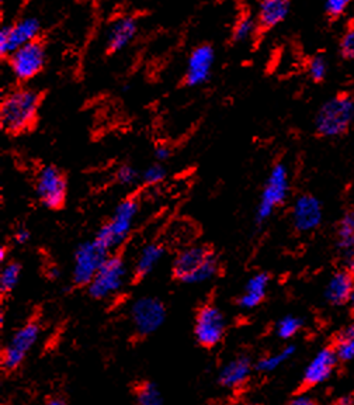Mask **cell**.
<instances>
[{"label": "cell", "mask_w": 354, "mask_h": 405, "mask_svg": "<svg viewBox=\"0 0 354 405\" xmlns=\"http://www.w3.org/2000/svg\"><path fill=\"white\" fill-rule=\"evenodd\" d=\"M40 106V95L30 88L11 91L1 103L0 124L9 134H21L36 121Z\"/></svg>", "instance_id": "1"}, {"label": "cell", "mask_w": 354, "mask_h": 405, "mask_svg": "<svg viewBox=\"0 0 354 405\" xmlns=\"http://www.w3.org/2000/svg\"><path fill=\"white\" fill-rule=\"evenodd\" d=\"M218 273V259L204 247L186 248L173 262L175 277L187 284H200Z\"/></svg>", "instance_id": "2"}, {"label": "cell", "mask_w": 354, "mask_h": 405, "mask_svg": "<svg viewBox=\"0 0 354 405\" xmlns=\"http://www.w3.org/2000/svg\"><path fill=\"white\" fill-rule=\"evenodd\" d=\"M353 120V99L348 95H340L321 107L315 118V127L322 137H339L349 130Z\"/></svg>", "instance_id": "3"}, {"label": "cell", "mask_w": 354, "mask_h": 405, "mask_svg": "<svg viewBox=\"0 0 354 405\" xmlns=\"http://www.w3.org/2000/svg\"><path fill=\"white\" fill-rule=\"evenodd\" d=\"M140 211V204L135 199H125L120 202L108 222L101 227L95 240L108 252L125 242L132 231L135 218Z\"/></svg>", "instance_id": "4"}, {"label": "cell", "mask_w": 354, "mask_h": 405, "mask_svg": "<svg viewBox=\"0 0 354 405\" xmlns=\"http://www.w3.org/2000/svg\"><path fill=\"white\" fill-rule=\"evenodd\" d=\"M290 190L288 170L283 163L276 165L263 186L260 200L256 208V222L261 224L267 221L273 212L286 202Z\"/></svg>", "instance_id": "5"}, {"label": "cell", "mask_w": 354, "mask_h": 405, "mask_svg": "<svg viewBox=\"0 0 354 405\" xmlns=\"http://www.w3.org/2000/svg\"><path fill=\"white\" fill-rule=\"evenodd\" d=\"M127 267L120 256H108L88 286L89 294L96 300H105L117 294L124 286Z\"/></svg>", "instance_id": "6"}, {"label": "cell", "mask_w": 354, "mask_h": 405, "mask_svg": "<svg viewBox=\"0 0 354 405\" xmlns=\"http://www.w3.org/2000/svg\"><path fill=\"white\" fill-rule=\"evenodd\" d=\"M108 256V251L96 240L79 245L73 257V283L89 286Z\"/></svg>", "instance_id": "7"}, {"label": "cell", "mask_w": 354, "mask_h": 405, "mask_svg": "<svg viewBox=\"0 0 354 405\" xmlns=\"http://www.w3.org/2000/svg\"><path fill=\"white\" fill-rule=\"evenodd\" d=\"M225 328V317L217 305L207 304L197 312L194 324V337L202 347L212 348L218 345L224 338Z\"/></svg>", "instance_id": "8"}, {"label": "cell", "mask_w": 354, "mask_h": 405, "mask_svg": "<svg viewBox=\"0 0 354 405\" xmlns=\"http://www.w3.org/2000/svg\"><path fill=\"white\" fill-rule=\"evenodd\" d=\"M131 321L138 335L148 337L156 332L166 319V308L155 297H141L131 305Z\"/></svg>", "instance_id": "9"}, {"label": "cell", "mask_w": 354, "mask_h": 405, "mask_svg": "<svg viewBox=\"0 0 354 405\" xmlns=\"http://www.w3.org/2000/svg\"><path fill=\"white\" fill-rule=\"evenodd\" d=\"M10 68L19 81H30L36 78L46 65V50L37 40L28 43L9 56Z\"/></svg>", "instance_id": "10"}, {"label": "cell", "mask_w": 354, "mask_h": 405, "mask_svg": "<svg viewBox=\"0 0 354 405\" xmlns=\"http://www.w3.org/2000/svg\"><path fill=\"white\" fill-rule=\"evenodd\" d=\"M36 190L46 207L59 208L66 199V180L55 166H44L37 175Z\"/></svg>", "instance_id": "11"}, {"label": "cell", "mask_w": 354, "mask_h": 405, "mask_svg": "<svg viewBox=\"0 0 354 405\" xmlns=\"http://www.w3.org/2000/svg\"><path fill=\"white\" fill-rule=\"evenodd\" d=\"M40 34V21L34 17H26L13 26H6L0 31V53L10 56L20 47L33 43Z\"/></svg>", "instance_id": "12"}, {"label": "cell", "mask_w": 354, "mask_h": 405, "mask_svg": "<svg viewBox=\"0 0 354 405\" xmlns=\"http://www.w3.org/2000/svg\"><path fill=\"white\" fill-rule=\"evenodd\" d=\"M215 62V51L211 46H199L190 53L186 66L184 81L189 86H202L208 81L212 72V65Z\"/></svg>", "instance_id": "13"}, {"label": "cell", "mask_w": 354, "mask_h": 405, "mask_svg": "<svg viewBox=\"0 0 354 405\" xmlns=\"http://www.w3.org/2000/svg\"><path fill=\"white\" fill-rule=\"evenodd\" d=\"M322 204L311 195L300 196L293 207L294 227L301 232H311L316 230L322 221Z\"/></svg>", "instance_id": "14"}, {"label": "cell", "mask_w": 354, "mask_h": 405, "mask_svg": "<svg viewBox=\"0 0 354 405\" xmlns=\"http://www.w3.org/2000/svg\"><path fill=\"white\" fill-rule=\"evenodd\" d=\"M338 354L333 349L325 348L313 356L303 373V383L306 386H318L330 377Z\"/></svg>", "instance_id": "15"}, {"label": "cell", "mask_w": 354, "mask_h": 405, "mask_svg": "<svg viewBox=\"0 0 354 405\" xmlns=\"http://www.w3.org/2000/svg\"><path fill=\"white\" fill-rule=\"evenodd\" d=\"M252 373V362L248 356H239L229 363H227L219 374L218 381L222 387L227 389H238L244 386Z\"/></svg>", "instance_id": "16"}, {"label": "cell", "mask_w": 354, "mask_h": 405, "mask_svg": "<svg viewBox=\"0 0 354 405\" xmlns=\"http://www.w3.org/2000/svg\"><path fill=\"white\" fill-rule=\"evenodd\" d=\"M138 31V23L134 17H121L117 20L107 36V48L110 52H118L128 47L135 39Z\"/></svg>", "instance_id": "17"}, {"label": "cell", "mask_w": 354, "mask_h": 405, "mask_svg": "<svg viewBox=\"0 0 354 405\" xmlns=\"http://www.w3.org/2000/svg\"><path fill=\"white\" fill-rule=\"evenodd\" d=\"M290 13V0H260L257 23L263 29H273L283 23Z\"/></svg>", "instance_id": "18"}, {"label": "cell", "mask_w": 354, "mask_h": 405, "mask_svg": "<svg viewBox=\"0 0 354 405\" xmlns=\"http://www.w3.org/2000/svg\"><path fill=\"white\" fill-rule=\"evenodd\" d=\"M270 277L267 273H256L248 280L244 294L239 297L238 305L244 309H253L266 297Z\"/></svg>", "instance_id": "19"}, {"label": "cell", "mask_w": 354, "mask_h": 405, "mask_svg": "<svg viewBox=\"0 0 354 405\" xmlns=\"http://www.w3.org/2000/svg\"><path fill=\"white\" fill-rule=\"evenodd\" d=\"M353 289V276L349 272H338L329 280L325 296L332 304H342L352 299Z\"/></svg>", "instance_id": "20"}, {"label": "cell", "mask_w": 354, "mask_h": 405, "mask_svg": "<svg viewBox=\"0 0 354 405\" xmlns=\"http://www.w3.org/2000/svg\"><path fill=\"white\" fill-rule=\"evenodd\" d=\"M38 338H40V325L34 321L27 322L14 332L9 347L27 356L31 348L37 344Z\"/></svg>", "instance_id": "21"}, {"label": "cell", "mask_w": 354, "mask_h": 405, "mask_svg": "<svg viewBox=\"0 0 354 405\" xmlns=\"http://www.w3.org/2000/svg\"><path fill=\"white\" fill-rule=\"evenodd\" d=\"M165 255V248L159 244H148L141 250L135 263V275L138 279L150 275L155 266L162 260Z\"/></svg>", "instance_id": "22"}, {"label": "cell", "mask_w": 354, "mask_h": 405, "mask_svg": "<svg viewBox=\"0 0 354 405\" xmlns=\"http://www.w3.org/2000/svg\"><path fill=\"white\" fill-rule=\"evenodd\" d=\"M338 244L345 252H354V212H346L339 222Z\"/></svg>", "instance_id": "23"}, {"label": "cell", "mask_w": 354, "mask_h": 405, "mask_svg": "<svg viewBox=\"0 0 354 405\" xmlns=\"http://www.w3.org/2000/svg\"><path fill=\"white\" fill-rule=\"evenodd\" d=\"M296 354V347L294 345H288L286 348H283L280 352L277 354H269L263 359L259 360V363L256 364V369L263 371V373H270L274 371L276 369H278L283 363H286L293 354Z\"/></svg>", "instance_id": "24"}, {"label": "cell", "mask_w": 354, "mask_h": 405, "mask_svg": "<svg viewBox=\"0 0 354 405\" xmlns=\"http://www.w3.org/2000/svg\"><path fill=\"white\" fill-rule=\"evenodd\" d=\"M137 404L165 405V401L159 387L151 381H145L137 387Z\"/></svg>", "instance_id": "25"}, {"label": "cell", "mask_w": 354, "mask_h": 405, "mask_svg": "<svg viewBox=\"0 0 354 405\" xmlns=\"http://www.w3.org/2000/svg\"><path fill=\"white\" fill-rule=\"evenodd\" d=\"M21 273V267L16 262H9L3 266L1 275H0V289L3 294H7L14 290V287L19 283Z\"/></svg>", "instance_id": "26"}, {"label": "cell", "mask_w": 354, "mask_h": 405, "mask_svg": "<svg viewBox=\"0 0 354 405\" xmlns=\"http://www.w3.org/2000/svg\"><path fill=\"white\" fill-rule=\"evenodd\" d=\"M257 21L251 17V16H245L242 19H239L235 24V29H234V33H232V39L235 43H245L248 41L256 29H257Z\"/></svg>", "instance_id": "27"}, {"label": "cell", "mask_w": 354, "mask_h": 405, "mask_svg": "<svg viewBox=\"0 0 354 405\" xmlns=\"http://www.w3.org/2000/svg\"><path fill=\"white\" fill-rule=\"evenodd\" d=\"M301 328H303V321L298 317L288 315V317H284L283 319L278 321V324L276 327V334L281 339H290V338L296 337L300 332Z\"/></svg>", "instance_id": "28"}, {"label": "cell", "mask_w": 354, "mask_h": 405, "mask_svg": "<svg viewBox=\"0 0 354 405\" xmlns=\"http://www.w3.org/2000/svg\"><path fill=\"white\" fill-rule=\"evenodd\" d=\"M335 352L340 360H353L354 359V327L343 332L336 344Z\"/></svg>", "instance_id": "29"}, {"label": "cell", "mask_w": 354, "mask_h": 405, "mask_svg": "<svg viewBox=\"0 0 354 405\" xmlns=\"http://www.w3.org/2000/svg\"><path fill=\"white\" fill-rule=\"evenodd\" d=\"M24 359H26V354H20L7 345L1 354V366L7 371H14L23 364Z\"/></svg>", "instance_id": "30"}, {"label": "cell", "mask_w": 354, "mask_h": 405, "mask_svg": "<svg viewBox=\"0 0 354 405\" xmlns=\"http://www.w3.org/2000/svg\"><path fill=\"white\" fill-rule=\"evenodd\" d=\"M308 73L313 82H321L328 73V62L321 55L313 56L308 63Z\"/></svg>", "instance_id": "31"}, {"label": "cell", "mask_w": 354, "mask_h": 405, "mask_svg": "<svg viewBox=\"0 0 354 405\" xmlns=\"http://www.w3.org/2000/svg\"><path fill=\"white\" fill-rule=\"evenodd\" d=\"M165 178H166V169L163 168V165L160 162H156L144 170L141 180L147 186H155V185L160 183Z\"/></svg>", "instance_id": "32"}, {"label": "cell", "mask_w": 354, "mask_h": 405, "mask_svg": "<svg viewBox=\"0 0 354 405\" xmlns=\"http://www.w3.org/2000/svg\"><path fill=\"white\" fill-rule=\"evenodd\" d=\"M115 179L120 185H124V186H131V185H135L138 182V173L137 170L130 166V165H123L120 166V169L117 170L115 173Z\"/></svg>", "instance_id": "33"}, {"label": "cell", "mask_w": 354, "mask_h": 405, "mask_svg": "<svg viewBox=\"0 0 354 405\" xmlns=\"http://www.w3.org/2000/svg\"><path fill=\"white\" fill-rule=\"evenodd\" d=\"M340 52L346 59H354V27L345 33L340 41Z\"/></svg>", "instance_id": "34"}, {"label": "cell", "mask_w": 354, "mask_h": 405, "mask_svg": "<svg viewBox=\"0 0 354 405\" xmlns=\"http://www.w3.org/2000/svg\"><path fill=\"white\" fill-rule=\"evenodd\" d=\"M349 1L350 0H326V3H325L326 13L333 19L340 17L345 13Z\"/></svg>", "instance_id": "35"}, {"label": "cell", "mask_w": 354, "mask_h": 405, "mask_svg": "<svg viewBox=\"0 0 354 405\" xmlns=\"http://www.w3.org/2000/svg\"><path fill=\"white\" fill-rule=\"evenodd\" d=\"M30 240V231L26 228V227H20L19 230H16L14 232V241L20 245H24L27 244Z\"/></svg>", "instance_id": "36"}, {"label": "cell", "mask_w": 354, "mask_h": 405, "mask_svg": "<svg viewBox=\"0 0 354 405\" xmlns=\"http://www.w3.org/2000/svg\"><path fill=\"white\" fill-rule=\"evenodd\" d=\"M170 155H172V151H170V148L169 147H166V145H159V147H156V150H155V158L157 159V162H165V160H167L169 158H170Z\"/></svg>", "instance_id": "37"}, {"label": "cell", "mask_w": 354, "mask_h": 405, "mask_svg": "<svg viewBox=\"0 0 354 405\" xmlns=\"http://www.w3.org/2000/svg\"><path fill=\"white\" fill-rule=\"evenodd\" d=\"M286 405H315V403L308 396H297L296 399H293L290 403H287Z\"/></svg>", "instance_id": "38"}, {"label": "cell", "mask_w": 354, "mask_h": 405, "mask_svg": "<svg viewBox=\"0 0 354 405\" xmlns=\"http://www.w3.org/2000/svg\"><path fill=\"white\" fill-rule=\"evenodd\" d=\"M336 405H353V400L349 399V397H343V399H340V400L338 401V404Z\"/></svg>", "instance_id": "39"}, {"label": "cell", "mask_w": 354, "mask_h": 405, "mask_svg": "<svg viewBox=\"0 0 354 405\" xmlns=\"http://www.w3.org/2000/svg\"><path fill=\"white\" fill-rule=\"evenodd\" d=\"M47 405H65V403L61 399H51Z\"/></svg>", "instance_id": "40"}, {"label": "cell", "mask_w": 354, "mask_h": 405, "mask_svg": "<svg viewBox=\"0 0 354 405\" xmlns=\"http://www.w3.org/2000/svg\"><path fill=\"white\" fill-rule=\"evenodd\" d=\"M6 256H7V248H6V247H3V248H1V251H0V260H1V262H4V260H6Z\"/></svg>", "instance_id": "41"}, {"label": "cell", "mask_w": 354, "mask_h": 405, "mask_svg": "<svg viewBox=\"0 0 354 405\" xmlns=\"http://www.w3.org/2000/svg\"><path fill=\"white\" fill-rule=\"evenodd\" d=\"M352 270L354 272V252L353 256H352Z\"/></svg>", "instance_id": "42"}, {"label": "cell", "mask_w": 354, "mask_h": 405, "mask_svg": "<svg viewBox=\"0 0 354 405\" xmlns=\"http://www.w3.org/2000/svg\"><path fill=\"white\" fill-rule=\"evenodd\" d=\"M350 300H352V302H353L354 304V289H353V294H352V299H350Z\"/></svg>", "instance_id": "43"}]
</instances>
